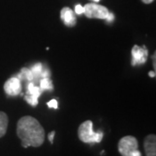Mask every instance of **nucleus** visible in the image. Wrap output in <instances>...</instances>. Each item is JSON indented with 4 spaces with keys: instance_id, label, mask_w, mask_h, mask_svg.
<instances>
[{
    "instance_id": "f257e3e1",
    "label": "nucleus",
    "mask_w": 156,
    "mask_h": 156,
    "mask_svg": "<svg viewBox=\"0 0 156 156\" xmlns=\"http://www.w3.org/2000/svg\"><path fill=\"white\" fill-rule=\"evenodd\" d=\"M17 134L23 147H38L44 141L45 132L39 122L32 116L21 117L17 124Z\"/></svg>"
},
{
    "instance_id": "9b49d317",
    "label": "nucleus",
    "mask_w": 156,
    "mask_h": 156,
    "mask_svg": "<svg viewBox=\"0 0 156 156\" xmlns=\"http://www.w3.org/2000/svg\"><path fill=\"white\" fill-rule=\"evenodd\" d=\"M41 93H42V90H41V89L39 87L36 86L32 83L28 84V86H27V94L28 95H34V96L38 98L40 95H41Z\"/></svg>"
},
{
    "instance_id": "f3484780",
    "label": "nucleus",
    "mask_w": 156,
    "mask_h": 156,
    "mask_svg": "<svg viewBox=\"0 0 156 156\" xmlns=\"http://www.w3.org/2000/svg\"><path fill=\"white\" fill-rule=\"evenodd\" d=\"M55 134H56V132H55V131H52V132H50V134H49V135H48V139H49V140H50L51 144H53Z\"/></svg>"
},
{
    "instance_id": "0eeeda50",
    "label": "nucleus",
    "mask_w": 156,
    "mask_h": 156,
    "mask_svg": "<svg viewBox=\"0 0 156 156\" xmlns=\"http://www.w3.org/2000/svg\"><path fill=\"white\" fill-rule=\"evenodd\" d=\"M61 19L68 27H74L76 24L75 12L69 7H64L61 10Z\"/></svg>"
},
{
    "instance_id": "9d476101",
    "label": "nucleus",
    "mask_w": 156,
    "mask_h": 156,
    "mask_svg": "<svg viewBox=\"0 0 156 156\" xmlns=\"http://www.w3.org/2000/svg\"><path fill=\"white\" fill-rule=\"evenodd\" d=\"M17 77L19 78V80L26 79L28 81H32L34 79V76L30 69H29L27 68H23L22 69H21V72L17 75Z\"/></svg>"
},
{
    "instance_id": "412c9836",
    "label": "nucleus",
    "mask_w": 156,
    "mask_h": 156,
    "mask_svg": "<svg viewBox=\"0 0 156 156\" xmlns=\"http://www.w3.org/2000/svg\"><path fill=\"white\" fill-rule=\"evenodd\" d=\"M153 58H154V69H155V52H154V56H153Z\"/></svg>"
},
{
    "instance_id": "2eb2a0df",
    "label": "nucleus",
    "mask_w": 156,
    "mask_h": 156,
    "mask_svg": "<svg viewBox=\"0 0 156 156\" xmlns=\"http://www.w3.org/2000/svg\"><path fill=\"white\" fill-rule=\"evenodd\" d=\"M47 105H48V107L50 108H55V109H56V108H58V107H57V101L55 100V99L50 101L47 103Z\"/></svg>"
},
{
    "instance_id": "6e6552de",
    "label": "nucleus",
    "mask_w": 156,
    "mask_h": 156,
    "mask_svg": "<svg viewBox=\"0 0 156 156\" xmlns=\"http://www.w3.org/2000/svg\"><path fill=\"white\" fill-rule=\"evenodd\" d=\"M144 149L146 156H156L155 134H148L144 140Z\"/></svg>"
},
{
    "instance_id": "4468645a",
    "label": "nucleus",
    "mask_w": 156,
    "mask_h": 156,
    "mask_svg": "<svg viewBox=\"0 0 156 156\" xmlns=\"http://www.w3.org/2000/svg\"><path fill=\"white\" fill-rule=\"evenodd\" d=\"M24 100L26 101L29 104L31 105L32 107L37 106L38 104V98L36 97V96H34V95L26 94V95L24 96Z\"/></svg>"
},
{
    "instance_id": "6ab92c4d",
    "label": "nucleus",
    "mask_w": 156,
    "mask_h": 156,
    "mask_svg": "<svg viewBox=\"0 0 156 156\" xmlns=\"http://www.w3.org/2000/svg\"><path fill=\"white\" fill-rule=\"evenodd\" d=\"M144 4H146V5H148V4H151V3H153L154 0H141Z\"/></svg>"
},
{
    "instance_id": "ddd939ff",
    "label": "nucleus",
    "mask_w": 156,
    "mask_h": 156,
    "mask_svg": "<svg viewBox=\"0 0 156 156\" xmlns=\"http://www.w3.org/2000/svg\"><path fill=\"white\" fill-rule=\"evenodd\" d=\"M31 72L33 74L34 78L37 77H41V75H42V72H43V65L42 63H37L33 65L31 69H30Z\"/></svg>"
},
{
    "instance_id": "f03ea898",
    "label": "nucleus",
    "mask_w": 156,
    "mask_h": 156,
    "mask_svg": "<svg viewBox=\"0 0 156 156\" xmlns=\"http://www.w3.org/2000/svg\"><path fill=\"white\" fill-rule=\"evenodd\" d=\"M78 137L81 141L84 143H99L103 138V133L101 131H93V122L88 120L83 122L78 128Z\"/></svg>"
},
{
    "instance_id": "39448f33",
    "label": "nucleus",
    "mask_w": 156,
    "mask_h": 156,
    "mask_svg": "<svg viewBox=\"0 0 156 156\" xmlns=\"http://www.w3.org/2000/svg\"><path fill=\"white\" fill-rule=\"evenodd\" d=\"M5 92L10 96H16L19 95L22 91V86H21V80L17 76L10 78L8 81H6L4 85Z\"/></svg>"
},
{
    "instance_id": "4be33fe9",
    "label": "nucleus",
    "mask_w": 156,
    "mask_h": 156,
    "mask_svg": "<svg viewBox=\"0 0 156 156\" xmlns=\"http://www.w3.org/2000/svg\"><path fill=\"white\" fill-rule=\"evenodd\" d=\"M93 1H95V2H99L100 0H93Z\"/></svg>"
},
{
    "instance_id": "f8f14e48",
    "label": "nucleus",
    "mask_w": 156,
    "mask_h": 156,
    "mask_svg": "<svg viewBox=\"0 0 156 156\" xmlns=\"http://www.w3.org/2000/svg\"><path fill=\"white\" fill-rule=\"evenodd\" d=\"M41 90H52L53 89V84L50 79V77L42 78L40 81V87Z\"/></svg>"
},
{
    "instance_id": "aec40b11",
    "label": "nucleus",
    "mask_w": 156,
    "mask_h": 156,
    "mask_svg": "<svg viewBox=\"0 0 156 156\" xmlns=\"http://www.w3.org/2000/svg\"><path fill=\"white\" fill-rule=\"evenodd\" d=\"M148 75H149V76H151V77H154L155 76V72L154 71H150V72L148 73Z\"/></svg>"
},
{
    "instance_id": "dca6fc26",
    "label": "nucleus",
    "mask_w": 156,
    "mask_h": 156,
    "mask_svg": "<svg viewBox=\"0 0 156 156\" xmlns=\"http://www.w3.org/2000/svg\"><path fill=\"white\" fill-rule=\"evenodd\" d=\"M75 12H76L77 15H81V14H83V13L84 12L83 7L81 5H76V7H75Z\"/></svg>"
},
{
    "instance_id": "7ed1b4c3",
    "label": "nucleus",
    "mask_w": 156,
    "mask_h": 156,
    "mask_svg": "<svg viewBox=\"0 0 156 156\" xmlns=\"http://www.w3.org/2000/svg\"><path fill=\"white\" fill-rule=\"evenodd\" d=\"M118 150L122 156H141L138 149V140L132 135H127L120 140Z\"/></svg>"
},
{
    "instance_id": "a211bd4d",
    "label": "nucleus",
    "mask_w": 156,
    "mask_h": 156,
    "mask_svg": "<svg viewBox=\"0 0 156 156\" xmlns=\"http://www.w3.org/2000/svg\"><path fill=\"white\" fill-rule=\"evenodd\" d=\"M113 19H114V14H112V13H108V17H107L106 20L108 23H110L113 21Z\"/></svg>"
},
{
    "instance_id": "423d86ee",
    "label": "nucleus",
    "mask_w": 156,
    "mask_h": 156,
    "mask_svg": "<svg viewBox=\"0 0 156 156\" xmlns=\"http://www.w3.org/2000/svg\"><path fill=\"white\" fill-rule=\"evenodd\" d=\"M131 54L133 56L132 65L136 64H143L147 61V50L145 46L140 47L138 45H134L131 50Z\"/></svg>"
},
{
    "instance_id": "20e7f679",
    "label": "nucleus",
    "mask_w": 156,
    "mask_h": 156,
    "mask_svg": "<svg viewBox=\"0 0 156 156\" xmlns=\"http://www.w3.org/2000/svg\"><path fill=\"white\" fill-rule=\"evenodd\" d=\"M84 14L89 18H98V19H106L109 11L105 6L100 5L98 4L90 3L83 6Z\"/></svg>"
},
{
    "instance_id": "1a4fd4ad",
    "label": "nucleus",
    "mask_w": 156,
    "mask_h": 156,
    "mask_svg": "<svg viewBox=\"0 0 156 156\" xmlns=\"http://www.w3.org/2000/svg\"><path fill=\"white\" fill-rule=\"evenodd\" d=\"M9 119L5 112L0 111V138L6 134Z\"/></svg>"
}]
</instances>
